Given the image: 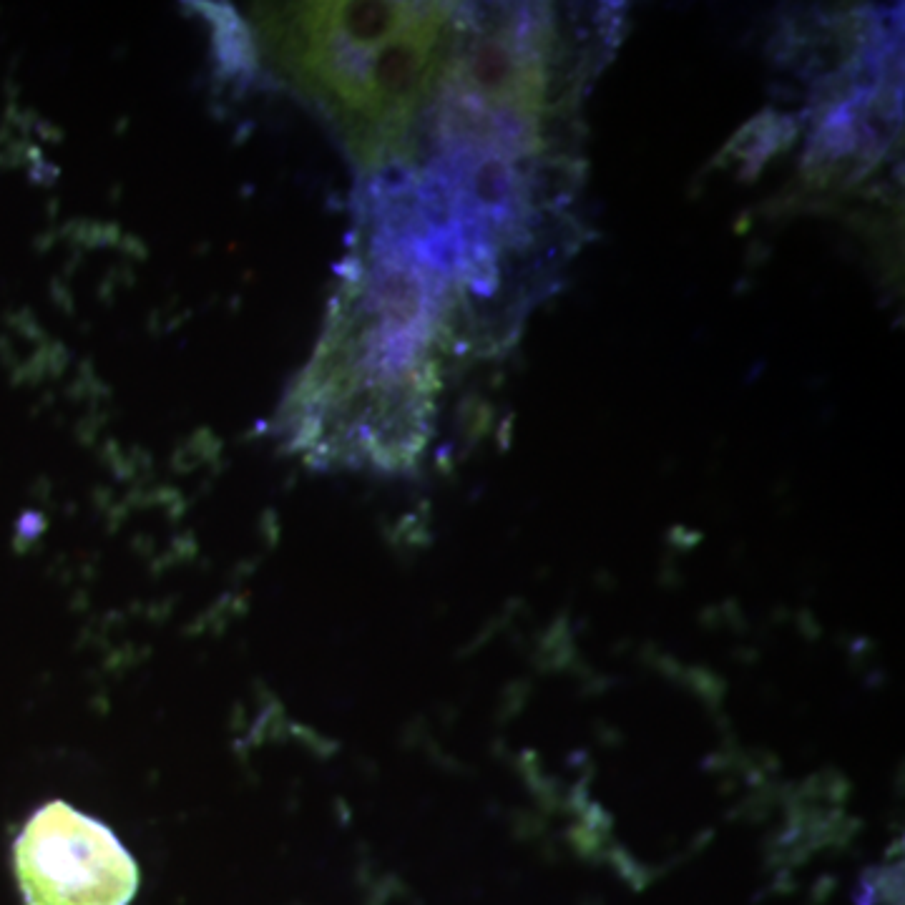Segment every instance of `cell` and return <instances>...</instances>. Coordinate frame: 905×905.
I'll list each match as a JSON object with an SVG mask.
<instances>
[{
    "label": "cell",
    "instance_id": "cell-1",
    "mask_svg": "<svg viewBox=\"0 0 905 905\" xmlns=\"http://www.w3.org/2000/svg\"><path fill=\"white\" fill-rule=\"evenodd\" d=\"M269 63L342 136L360 169L408 166L458 31L450 3L254 6Z\"/></svg>",
    "mask_w": 905,
    "mask_h": 905
},
{
    "label": "cell",
    "instance_id": "cell-2",
    "mask_svg": "<svg viewBox=\"0 0 905 905\" xmlns=\"http://www.w3.org/2000/svg\"><path fill=\"white\" fill-rule=\"evenodd\" d=\"M26 905H129L139 868L91 815L56 800L33 812L13 845Z\"/></svg>",
    "mask_w": 905,
    "mask_h": 905
}]
</instances>
